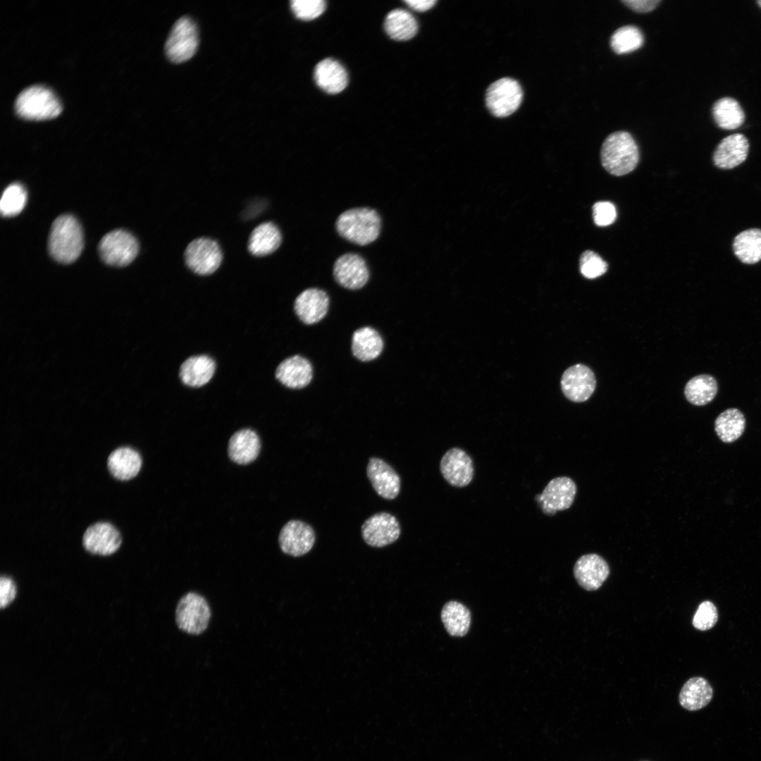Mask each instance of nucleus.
I'll use <instances>...</instances> for the list:
<instances>
[{
  "instance_id": "f257e3e1",
  "label": "nucleus",
  "mask_w": 761,
  "mask_h": 761,
  "mask_svg": "<svg viewBox=\"0 0 761 761\" xmlns=\"http://www.w3.org/2000/svg\"><path fill=\"white\" fill-rule=\"evenodd\" d=\"M84 246L82 228L72 215L63 214L53 222L48 239V250L54 259L70 264L80 255Z\"/></svg>"
},
{
  "instance_id": "f03ea898",
  "label": "nucleus",
  "mask_w": 761,
  "mask_h": 761,
  "mask_svg": "<svg viewBox=\"0 0 761 761\" xmlns=\"http://www.w3.org/2000/svg\"><path fill=\"white\" fill-rule=\"evenodd\" d=\"M335 229L347 241L365 246L374 242L379 236L381 219L375 209L369 207L353 208L338 216Z\"/></svg>"
},
{
  "instance_id": "7ed1b4c3",
  "label": "nucleus",
  "mask_w": 761,
  "mask_h": 761,
  "mask_svg": "<svg viewBox=\"0 0 761 761\" xmlns=\"http://www.w3.org/2000/svg\"><path fill=\"white\" fill-rule=\"evenodd\" d=\"M600 159L605 169L617 176L631 172L637 166L639 153L637 144L630 133L617 131L604 140Z\"/></svg>"
},
{
  "instance_id": "20e7f679",
  "label": "nucleus",
  "mask_w": 761,
  "mask_h": 761,
  "mask_svg": "<svg viewBox=\"0 0 761 761\" xmlns=\"http://www.w3.org/2000/svg\"><path fill=\"white\" fill-rule=\"evenodd\" d=\"M18 116L27 120H42L58 116L62 110L60 101L49 88L32 85L23 89L15 101Z\"/></svg>"
},
{
  "instance_id": "39448f33",
  "label": "nucleus",
  "mask_w": 761,
  "mask_h": 761,
  "mask_svg": "<svg viewBox=\"0 0 761 761\" xmlns=\"http://www.w3.org/2000/svg\"><path fill=\"white\" fill-rule=\"evenodd\" d=\"M210 618L209 603L200 594L189 592L179 600L175 609V623L180 631L199 635L207 629Z\"/></svg>"
},
{
  "instance_id": "423d86ee",
  "label": "nucleus",
  "mask_w": 761,
  "mask_h": 761,
  "mask_svg": "<svg viewBox=\"0 0 761 761\" xmlns=\"http://www.w3.org/2000/svg\"><path fill=\"white\" fill-rule=\"evenodd\" d=\"M198 44L196 24L190 17L182 16L174 23L165 44V52L171 61L182 63L194 55Z\"/></svg>"
},
{
  "instance_id": "0eeeda50",
  "label": "nucleus",
  "mask_w": 761,
  "mask_h": 761,
  "mask_svg": "<svg viewBox=\"0 0 761 761\" xmlns=\"http://www.w3.org/2000/svg\"><path fill=\"white\" fill-rule=\"evenodd\" d=\"M98 251L101 259L113 266H125L137 256L139 245L136 238L124 230H115L106 234L100 240Z\"/></svg>"
},
{
  "instance_id": "6e6552de",
  "label": "nucleus",
  "mask_w": 761,
  "mask_h": 761,
  "mask_svg": "<svg viewBox=\"0 0 761 761\" xmlns=\"http://www.w3.org/2000/svg\"><path fill=\"white\" fill-rule=\"evenodd\" d=\"M523 92L518 82L503 78L492 83L487 89L485 101L489 111L496 117H507L519 108Z\"/></svg>"
},
{
  "instance_id": "1a4fd4ad",
  "label": "nucleus",
  "mask_w": 761,
  "mask_h": 761,
  "mask_svg": "<svg viewBox=\"0 0 761 761\" xmlns=\"http://www.w3.org/2000/svg\"><path fill=\"white\" fill-rule=\"evenodd\" d=\"M223 256L218 244L209 238L200 237L192 241L185 252L188 268L197 274L213 273L220 266Z\"/></svg>"
},
{
  "instance_id": "9d476101",
  "label": "nucleus",
  "mask_w": 761,
  "mask_h": 761,
  "mask_svg": "<svg viewBox=\"0 0 761 761\" xmlns=\"http://www.w3.org/2000/svg\"><path fill=\"white\" fill-rule=\"evenodd\" d=\"M364 541L373 547H383L395 543L401 534L397 519L386 512L374 514L366 519L361 527Z\"/></svg>"
},
{
  "instance_id": "9b49d317",
  "label": "nucleus",
  "mask_w": 761,
  "mask_h": 761,
  "mask_svg": "<svg viewBox=\"0 0 761 761\" xmlns=\"http://www.w3.org/2000/svg\"><path fill=\"white\" fill-rule=\"evenodd\" d=\"M576 491V485L571 478L559 476L550 480L542 493L536 495L535 499L545 514L553 516L557 511L571 507Z\"/></svg>"
},
{
  "instance_id": "f8f14e48",
  "label": "nucleus",
  "mask_w": 761,
  "mask_h": 761,
  "mask_svg": "<svg viewBox=\"0 0 761 761\" xmlns=\"http://www.w3.org/2000/svg\"><path fill=\"white\" fill-rule=\"evenodd\" d=\"M118 529L110 522L99 521L89 525L83 532L82 544L85 550L100 556H109L122 544Z\"/></svg>"
},
{
  "instance_id": "ddd939ff",
  "label": "nucleus",
  "mask_w": 761,
  "mask_h": 761,
  "mask_svg": "<svg viewBox=\"0 0 761 761\" xmlns=\"http://www.w3.org/2000/svg\"><path fill=\"white\" fill-rule=\"evenodd\" d=\"M315 541L316 533L313 527L307 522L297 519L287 521L281 528L278 536L282 552L293 557L308 553Z\"/></svg>"
},
{
  "instance_id": "4468645a",
  "label": "nucleus",
  "mask_w": 761,
  "mask_h": 761,
  "mask_svg": "<svg viewBox=\"0 0 761 761\" xmlns=\"http://www.w3.org/2000/svg\"><path fill=\"white\" fill-rule=\"evenodd\" d=\"M440 471L443 478L452 486L464 488L469 485L474 475L472 458L464 450L452 447L442 457Z\"/></svg>"
},
{
  "instance_id": "2eb2a0df",
  "label": "nucleus",
  "mask_w": 761,
  "mask_h": 761,
  "mask_svg": "<svg viewBox=\"0 0 761 761\" xmlns=\"http://www.w3.org/2000/svg\"><path fill=\"white\" fill-rule=\"evenodd\" d=\"M333 274L342 287L352 290L363 287L369 280V271L363 257L355 253H346L335 261Z\"/></svg>"
},
{
  "instance_id": "dca6fc26",
  "label": "nucleus",
  "mask_w": 761,
  "mask_h": 761,
  "mask_svg": "<svg viewBox=\"0 0 761 761\" xmlns=\"http://www.w3.org/2000/svg\"><path fill=\"white\" fill-rule=\"evenodd\" d=\"M366 476L373 490L385 500L395 499L401 489V478L397 471L382 459L371 457L366 466Z\"/></svg>"
},
{
  "instance_id": "f3484780",
  "label": "nucleus",
  "mask_w": 761,
  "mask_h": 761,
  "mask_svg": "<svg viewBox=\"0 0 761 761\" xmlns=\"http://www.w3.org/2000/svg\"><path fill=\"white\" fill-rule=\"evenodd\" d=\"M595 385L596 380L592 370L581 364L568 368L561 378L564 395L575 402L587 400L594 392Z\"/></svg>"
},
{
  "instance_id": "a211bd4d",
  "label": "nucleus",
  "mask_w": 761,
  "mask_h": 761,
  "mask_svg": "<svg viewBox=\"0 0 761 761\" xmlns=\"http://www.w3.org/2000/svg\"><path fill=\"white\" fill-rule=\"evenodd\" d=\"M610 574L605 559L598 554L580 557L574 567V575L579 585L588 591L598 590Z\"/></svg>"
},
{
  "instance_id": "6ab92c4d",
  "label": "nucleus",
  "mask_w": 761,
  "mask_h": 761,
  "mask_svg": "<svg viewBox=\"0 0 761 761\" xmlns=\"http://www.w3.org/2000/svg\"><path fill=\"white\" fill-rule=\"evenodd\" d=\"M329 297L327 293L318 288H308L295 299L294 310L305 324L311 325L321 321L327 314Z\"/></svg>"
},
{
  "instance_id": "aec40b11",
  "label": "nucleus",
  "mask_w": 761,
  "mask_h": 761,
  "mask_svg": "<svg viewBox=\"0 0 761 761\" xmlns=\"http://www.w3.org/2000/svg\"><path fill=\"white\" fill-rule=\"evenodd\" d=\"M142 465L140 454L130 446L117 447L109 453L106 459L109 473L113 478L122 482L135 478Z\"/></svg>"
},
{
  "instance_id": "412c9836",
  "label": "nucleus",
  "mask_w": 761,
  "mask_h": 761,
  "mask_svg": "<svg viewBox=\"0 0 761 761\" xmlns=\"http://www.w3.org/2000/svg\"><path fill=\"white\" fill-rule=\"evenodd\" d=\"M748 151L749 142L744 135H730L717 146L713 154L714 164L722 169L734 168L746 159Z\"/></svg>"
},
{
  "instance_id": "4be33fe9",
  "label": "nucleus",
  "mask_w": 761,
  "mask_h": 761,
  "mask_svg": "<svg viewBox=\"0 0 761 761\" xmlns=\"http://www.w3.org/2000/svg\"><path fill=\"white\" fill-rule=\"evenodd\" d=\"M313 376L311 363L306 358L295 355L282 361L276 371V377L285 386L300 389L310 383Z\"/></svg>"
},
{
  "instance_id": "5701e85b",
  "label": "nucleus",
  "mask_w": 761,
  "mask_h": 761,
  "mask_svg": "<svg viewBox=\"0 0 761 761\" xmlns=\"http://www.w3.org/2000/svg\"><path fill=\"white\" fill-rule=\"evenodd\" d=\"M260 447V440L256 433L249 428H243L230 437L228 454L233 462L245 465L256 459Z\"/></svg>"
},
{
  "instance_id": "b1692460",
  "label": "nucleus",
  "mask_w": 761,
  "mask_h": 761,
  "mask_svg": "<svg viewBox=\"0 0 761 761\" xmlns=\"http://www.w3.org/2000/svg\"><path fill=\"white\" fill-rule=\"evenodd\" d=\"M216 370L214 360L207 355H196L187 358L180 366L179 376L186 385L199 388L208 383Z\"/></svg>"
},
{
  "instance_id": "393cba45",
  "label": "nucleus",
  "mask_w": 761,
  "mask_h": 761,
  "mask_svg": "<svg viewBox=\"0 0 761 761\" xmlns=\"http://www.w3.org/2000/svg\"><path fill=\"white\" fill-rule=\"evenodd\" d=\"M314 79L317 85L328 94H338L347 85L348 76L345 68L336 60L328 58L315 67Z\"/></svg>"
},
{
  "instance_id": "a878e982",
  "label": "nucleus",
  "mask_w": 761,
  "mask_h": 761,
  "mask_svg": "<svg viewBox=\"0 0 761 761\" xmlns=\"http://www.w3.org/2000/svg\"><path fill=\"white\" fill-rule=\"evenodd\" d=\"M712 696L713 689L708 681L703 677L694 676L682 686L679 702L684 709L696 711L707 706Z\"/></svg>"
},
{
  "instance_id": "bb28decb",
  "label": "nucleus",
  "mask_w": 761,
  "mask_h": 761,
  "mask_svg": "<svg viewBox=\"0 0 761 761\" xmlns=\"http://www.w3.org/2000/svg\"><path fill=\"white\" fill-rule=\"evenodd\" d=\"M383 341L377 330L363 327L354 331L352 337V352L359 360L372 361L382 352Z\"/></svg>"
},
{
  "instance_id": "cd10ccee",
  "label": "nucleus",
  "mask_w": 761,
  "mask_h": 761,
  "mask_svg": "<svg viewBox=\"0 0 761 761\" xmlns=\"http://www.w3.org/2000/svg\"><path fill=\"white\" fill-rule=\"evenodd\" d=\"M281 242L282 235L278 228L271 222H266L253 230L249 237L248 248L255 256H265L275 252Z\"/></svg>"
},
{
  "instance_id": "c85d7f7f",
  "label": "nucleus",
  "mask_w": 761,
  "mask_h": 761,
  "mask_svg": "<svg viewBox=\"0 0 761 761\" xmlns=\"http://www.w3.org/2000/svg\"><path fill=\"white\" fill-rule=\"evenodd\" d=\"M717 125L724 130H734L745 121V113L734 98L725 97L717 100L712 108Z\"/></svg>"
},
{
  "instance_id": "c756f323",
  "label": "nucleus",
  "mask_w": 761,
  "mask_h": 761,
  "mask_svg": "<svg viewBox=\"0 0 761 761\" xmlns=\"http://www.w3.org/2000/svg\"><path fill=\"white\" fill-rule=\"evenodd\" d=\"M737 258L744 264H754L761 260V229L751 228L737 235L733 242Z\"/></svg>"
},
{
  "instance_id": "7c9ffc66",
  "label": "nucleus",
  "mask_w": 761,
  "mask_h": 761,
  "mask_svg": "<svg viewBox=\"0 0 761 761\" xmlns=\"http://www.w3.org/2000/svg\"><path fill=\"white\" fill-rule=\"evenodd\" d=\"M384 27L392 39L405 41L416 34L418 25L415 18L409 12L403 9H395L386 16Z\"/></svg>"
},
{
  "instance_id": "2f4dec72",
  "label": "nucleus",
  "mask_w": 761,
  "mask_h": 761,
  "mask_svg": "<svg viewBox=\"0 0 761 761\" xmlns=\"http://www.w3.org/2000/svg\"><path fill=\"white\" fill-rule=\"evenodd\" d=\"M441 620L448 633L452 636H463L469 629L471 614L466 607L456 601H450L443 606Z\"/></svg>"
},
{
  "instance_id": "473e14b6",
  "label": "nucleus",
  "mask_w": 761,
  "mask_h": 761,
  "mask_svg": "<svg viewBox=\"0 0 761 761\" xmlns=\"http://www.w3.org/2000/svg\"><path fill=\"white\" fill-rule=\"evenodd\" d=\"M745 419L742 412L736 408H730L722 412L716 419L714 429L719 439L726 443L737 440L743 434Z\"/></svg>"
},
{
  "instance_id": "72a5a7b5",
  "label": "nucleus",
  "mask_w": 761,
  "mask_h": 761,
  "mask_svg": "<svg viewBox=\"0 0 761 761\" xmlns=\"http://www.w3.org/2000/svg\"><path fill=\"white\" fill-rule=\"evenodd\" d=\"M717 389V383L714 377L702 374L692 378L686 383L684 394L687 400L692 404L703 406L714 398Z\"/></svg>"
},
{
  "instance_id": "f704fd0d",
  "label": "nucleus",
  "mask_w": 761,
  "mask_h": 761,
  "mask_svg": "<svg viewBox=\"0 0 761 761\" xmlns=\"http://www.w3.org/2000/svg\"><path fill=\"white\" fill-rule=\"evenodd\" d=\"M643 44V35L636 26L625 25L618 28L610 38L612 49L617 54H624L638 49Z\"/></svg>"
},
{
  "instance_id": "c9c22d12",
  "label": "nucleus",
  "mask_w": 761,
  "mask_h": 761,
  "mask_svg": "<svg viewBox=\"0 0 761 761\" xmlns=\"http://www.w3.org/2000/svg\"><path fill=\"white\" fill-rule=\"evenodd\" d=\"M27 202V191L18 182L9 185L4 191L0 201L2 216L11 217L20 214Z\"/></svg>"
},
{
  "instance_id": "e433bc0d",
  "label": "nucleus",
  "mask_w": 761,
  "mask_h": 761,
  "mask_svg": "<svg viewBox=\"0 0 761 761\" xmlns=\"http://www.w3.org/2000/svg\"><path fill=\"white\" fill-rule=\"evenodd\" d=\"M579 265L581 274L588 279L603 275L607 269V263L591 250H586L581 254Z\"/></svg>"
},
{
  "instance_id": "4c0bfd02",
  "label": "nucleus",
  "mask_w": 761,
  "mask_h": 761,
  "mask_svg": "<svg viewBox=\"0 0 761 761\" xmlns=\"http://www.w3.org/2000/svg\"><path fill=\"white\" fill-rule=\"evenodd\" d=\"M717 620L718 612L716 606L711 601L705 600L698 607L692 624L696 629L705 631L713 628Z\"/></svg>"
},
{
  "instance_id": "58836bf2",
  "label": "nucleus",
  "mask_w": 761,
  "mask_h": 761,
  "mask_svg": "<svg viewBox=\"0 0 761 761\" xmlns=\"http://www.w3.org/2000/svg\"><path fill=\"white\" fill-rule=\"evenodd\" d=\"M290 6L297 18L311 20L323 13L326 4L323 0H292Z\"/></svg>"
},
{
  "instance_id": "ea45409f",
  "label": "nucleus",
  "mask_w": 761,
  "mask_h": 761,
  "mask_svg": "<svg viewBox=\"0 0 761 761\" xmlns=\"http://www.w3.org/2000/svg\"><path fill=\"white\" fill-rule=\"evenodd\" d=\"M595 223L598 226H607L613 223L617 217L614 205L610 202H598L593 206Z\"/></svg>"
},
{
  "instance_id": "a19ab883",
  "label": "nucleus",
  "mask_w": 761,
  "mask_h": 761,
  "mask_svg": "<svg viewBox=\"0 0 761 761\" xmlns=\"http://www.w3.org/2000/svg\"><path fill=\"white\" fill-rule=\"evenodd\" d=\"M16 592V586L13 579L7 576H2L0 580L1 608L6 607L14 600Z\"/></svg>"
},
{
  "instance_id": "79ce46f5",
  "label": "nucleus",
  "mask_w": 761,
  "mask_h": 761,
  "mask_svg": "<svg viewBox=\"0 0 761 761\" xmlns=\"http://www.w3.org/2000/svg\"><path fill=\"white\" fill-rule=\"evenodd\" d=\"M626 6L635 12L647 13L654 10L661 2L660 0H623Z\"/></svg>"
},
{
  "instance_id": "37998d69",
  "label": "nucleus",
  "mask_w": 761,
  "mask_h": 761,
  "mask_svg": "<svg viewBox=\"0 0 761 761\" xmlns=\"http://www.w3.org/2000/svg\"><path fill=\"white\" fill-rule=\"evenodd\" d=\"M404 2L408 4L412 9L418 11H425L431 8L436 1L435 0H407Z\"/></svg>"
},
{
  "instance_id": "c03bdc74",
  "label": "nucleus",
  "mask_w": 761,
  "mask_h": 761,
  "mask_svg": "<svg viewBox=\"0 0 761 761\" xmlns=\"http://www.w3.org/2000/svg\"><path fill=\"white\" fill-rule=\"evenodd\" d=\"M757 4L761 7V0L757 1Z\"/></svg>"
}]
</instances>
